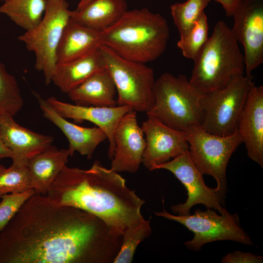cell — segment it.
I'll return each instance as SVG.
<instances>
[{
  "instance_id": "obj_1",
  "label": "cell",
  "mask_w": 263,
  "mask_h": 263,
  "mask_svg": "<svg viewBox=\"0 0 263 263\" xmlns=\"http://www.w3.org/2000/svg\"><path fill=\"white\" fill-rule=\"evenodd\" d=\"M122 238L95 215L35 192L0 231V263H113Z\"/></svg>"
},
{
  "instance_id": "obj_2",
  "label": "cell",
  "mask_w": 263,
  "mask_h": 263,
  "mask_svg": "<svg viewBox=\"0 0 263 263\" xmlns=\"http://www.w3.org/2000/svg\"><path fill=\"white\" fill-rule=\"evenodd\" d=\"M46 196L57 205L95 215L121 234L144 218L141 208L145 201L127 187L118 172L97 160L87 170L64 166Z\"/></svg>"
},
{
  "instance_id": "obj_3",
  "label": "cell",
  "mask_w": 263,
  "mask_h": 263,
  "mask_svg": "<svg viewBox=\"0 0 263 263\" xmlns=\"http://www.w3.org/2000/svg\"><path fill=\"white\" fill-rule=\"evenodd\" d=\"M169 37L165 18L145 8L128 10L117 22L102 31V45L122 57L144 64L161 56Z\"/></svg>"
},
{
  "instance_id": "obj_4",
  "label": "cell",
  "mask_w": 263,
  "mask_h": 263,
  "mask_svg": "<svg viewBox=\"0 0 263 263\" xmlns=\"http://www.w3.org/2000/svg\"><path fill=\"white\" fill-rule=\"evenodd\" d=\"M189 80L202 94L221 88L233 77L243 75L244 59L231 28L222 20L196 57Z\"/></svg>"
},
{
  "instance_id": "obj_5",
  "label": "cell",
  "mask_w": 263,
  "mask_h": 263,
  "mask_svg": "<svg viewBox=\"0 0 263 263\" xmlns=\"http://www.w3.org/2000/svg\"><path fill=\"white\" fill-rule=\"evenodd\" d=\"M202 96L185 75L165 73L155 80L154 104L146 114L185 132L192 125L201 124Z\"/></svg>"
},
{
  "instance_id": "obj_6",
  "label": "cell",
  "mask_w": 263,
  "mask_h": 263,
  "mask_svg": "<svg viewBox=\"0 0 263 263\" xmlns=\"http://www.w3.org/2000/svg\"><path fill=\"white\" fill-rule=\"evenodd\" d=\"M99 49L117 92V105L131 106L136 112H149L154 101L152 69L122 57L104 45Z\"/></svg>"
},
{
  "instance_id": "obj_7",
  "label": "cell",
  "mask_w": 263,
  "mask_h": 263,
  "mask_svg": "<svg viewBox=\"0 0 263 263\" xmlns=\"http://www.w3.org/2000/svg\"><path fill=\"white\" fill-rule=\"evenodd\" d=\"M255 85L252 75H240L232 78L224 87L202 95L201 127L219 136L234 133L248 94Z\"/></svg>"
},
{
  "instance_id": "obj_8",
  "label": "cell",
  "mask_w": 263,
  "mask_h": 263,
  "mask_svg": "<svg viewBox=\"0 0 263 263\" xmlns=\"http://www.w3.org/2000/svg\"><path fill=\"white\" fill-rule=\"evenodd\" d=\"M72 13L66 0H47L46 10L39 23L18 38L28 51L34 53L35 68L43 73L46 85L52 82L57 65V50Z\"/></svg>"
},
{
  "instance_id": "obj_9",
  "label": "cell",
  "mask_w": 263,
  "mask_h": 263,
  "mask_svg": "<svg viewBox=\"0 0 263 263\" xmlns=\"http://www.w3.org/2000/svg\"><path fill=\"white\" fill-rule=\"evenodd\" d=\"M185 132L193 163L202 175L215 179V190L225 199L227 166L232 154L242 143L238 129L231 135L219 136L205 131L199 125H192Z\"/></svg>"
},
{
  "instance_id": "obj_10",
  "label": "cell",
  "mask_w": 263,
  "mask_h": 263,
  "mask_svg": "<svg viewBox=\"0 0 263 263\" xmlns=\"http://www.w3.org/2000/svg\"><path fill=\"white\" fill-rule=\"evenodd\" d=\"M154 213L183 225L194 234L191 240L184 243L189 250L199 251L205 244L218 241L229 240L249 245L253 244L241 226L237 213L219 215L212 208H207L205 211L197 209L192 214L176 215L164 207L162 211Z\"/></svg>"
},
{
  "instance_id": "obj_11",
  "label": "cell",
  "mask_w": 263,
  "mask_h": 263,
  "mask_svg": "<svg viewBox=\"0 0 263 263\" xmlns=\"http://www.w3.org/2000/svg\"><path fill=\"white\" fill-rule=\"evenodd\" d=\"M164 169L171 172L186 188L188 198L184 203L171 207L174 214L187 215L194 205L202 204L207 208L214 209L220 214L229 213L223 207L225 199L218 194L215 188L207 187L199 171L191 159L188 151L181 154L169 161L157 165L154 170Z\"/></svg>"
},
{
  "instance_id": "obj_12",
  "label": "cell",
  "mask_w": 263,
  "mask_h": 263,
  "mask_svg": "<svg viewBox=\"0 0 263 263\" xmlns=\"http://www.w3.org/2000/svg\"><path fill=\"white\" fill-rule=\"evenodd\" d=\"M232 32L244 50L245 75L263 62V0H239L234 12Z\"/></svg>"
},
{
  "instance_id": "obj_13",
  "label": "cell",
  "mask_w": 263,
  "mask_h": 263,
  "mask_svg": "<svg viewBox=\"0 0 263 263\" xmlns=\"http://www.w3.org/2000/svg\"><path fill=\"white\" fill-rule=\"evenodd\" d=\"M147 116L141 126L146 140L142 164L152 171L155 166L188 152L189 144L185 132L171 128L154 116Z\"/></svg>"
},
{
  "instance_id": "obj_14",
  "label": "cell",
  "mask_w": 263,
  "mask_h": 263,
  "mask_svg": "<svg viewBox=\"0 0 263 263\" xmlns=\"http://www.w3.org/2000/svg\"><path fill=\"white\" fill-rule=\"evenodd\" d=\"M132 109L118 121L113 132L115 148L111 168L117 172H136L142 162L146 140Z\"/></svg>"
},
{
  "instance_id": "obj_15",
  "label": "cell",
  "mask_w": 263,
  "mask_h": 263,
  "mask_svg": "<svg viewBox=\"0 0 263 263\" xmlns=\"http://www.w3.org/2000/svg\"><path fill=\"white\" fill-rule=\"evenodd\" d=\"M47 103L59 115L75 122L90 121L102 129L109 142L108 157L113 158L115 144L113 132L119 119L127 112L133 109L129 106L114 107L85 106L62 102L55 96L46 99Z\"/></svg>"
},
{
  "instance_id": "obj_16",
  "label": "cell",
  "mask_w": 263,
  "mask_h": 263,
  "mask_svg": "<svg viewBox=\"0 0 263 263\" xmlns=\"http://www.w3.org/2000/svg\"><path fill=\"white\" fill-rule=\"evenodd\" d=\"M0 135L11 151L12 164L27 166L29 160L43 151L54 142L52 136L34 132L19 125L9 115H0Z\"/></svg>"
},
{
  "instance_id": "obj_17",
  "label": "cell",
  "mask_w": 263,
  "mask_h": 263,
  "mask_svg": "<svg viewBox=\"0 0 263 263\" xmlns=\"http://www.w3.org/2000/svg\"><path fill=\"white\" fill-rule=\"evenodd\" d=\"M242 143L252 160L263 167V86L249 91L238 122Z\"/></svg>"
},
{
  "instance_id": "obj_18",
  "label": "cell",
  "mask_w": 263,
  "mask_h": 263,
  "mask_svg": "<svg viewBox=\"0 0 263 263\" xmlns=\"http://www.w3.org/2000/svg\"><path fill=\"white\" fill-rule=\"evenodd\" d=\"M33 94L44 117L57 127L67 138L70 156L77 151L88 159H91L98 145L107 139L104 131L98 127H83L68 121L56 112L39 94L35 92Z\"/></svg>"
},
{
  "instance_id": "obj_19",
  "label": "cell",
  "mask_w": 263,
  "mask_h": 263,
  "mask_svg": "<svg viewBox=\"0 0 263 263\" xmlns=\"http://www.w3.org/2000/svg\"><path fill=\"white\" fill-rule=\"evenodd\" d=\"M101 45V31L70 19L57 50V64L65 63L88 54L97 50Z\"/></svg>"
},
{
  "instance_id": "obj_20",
  "label": "cell",
  "mask_w": 263,
  "mask_h": 263,
  "mask_svg": "<svg viewBox=\"0 0 263 263\" xmlns=\"http://www.w3.org/2000/svg\"><path fill=\"white\" fill-rule=\"evenodd\" d=\"M116 92L113 79L104 67L67 94L76 105L111 107L117 106Z\"/></svg>"
},
{
  "instance_id": "obj_21",
  "label": "cell",
  "mask_w": 263,
  "mask_h": 263,
  "mask_svg": "<svg viewBox=\"0 0 263 263\" xmlns=\"http://www.w3.org/2000/svg\"><path fill=\"white\" fill-rule=\"evenodd\" d=\"M68 149H58L53 145L32 157L27 163L33 189L46 195L49 187L68 163Z\"/></svg>"
},
{
  "instance_id": "obj_22",
  "label": "cell",
  "mask_w": 263,
  "mask_h": 263,
  "mask_svg": "<svg viewBox=\"0 0 263 263\" xmlns=\"http://www.w3.org/2000/svg\"><path fill=\"white\" fill-rule=\"evenodd\" d=\"M104 67L98 48L68 62L57 64L52 77V82L62 93L67 94Z\"/></svg>"
},
{
  "instance_id": "obj_23",
  "label": "cell",
  "mask_w": 263,
  "mask_h": 263,
  "mask_svg": "<svg viewBox=\"0 0 263 263\" xmlns=\"http://www.w3.org/2000/svg\"><path fill=\"white\" fill-rule=\"evenodd\" d=\"M127 10L125 0H92L83 8L72 11L71 19L102 32L117 22Z\"/></svg>"
},
{
  "instance_id": "obj_24",
  "label": "cell",
  "mask_w": 263,
  "mask_h": 263,
  "mask_svg": "<svg viewBox=\"0 0 263 263\" xmlns=\"http://www.w3.org/2000/svg\"><path fill=\"white\" fill-rule=\"evenodd\" d=\"M0 13L25 31L34 28L42 19L47 0H3Z\"/></svg>"
},
{
  "instance_id": "obj_25",
  "label": "cell",
  "mask_w": 263,
  "mask_h": 263,
  "mask_svg": "<svg viewBox=\"0 0 263 263\" xmlns=\"http://www.w3.org/2000/svg\"><path fill=\"white\" fill-rule=\"evenodd\" d=\"M23 99L16 78L0 62V115L15 116L23 106Z\"/></svg>"
},
{
  "instance_id": "obj_26",
  "label": "cell",
  "mask_w": 263,
  "mask_h": 263,
  "mask_svg": "<svg viewBox=\"0 0 263 263\" xmlns=\"http://www.w3.org/2000/svg\"><path fill=\"white\" fill-rule=\"evenodd\" d=\"M150 219H142L123 232L119 252L113 263H130L139 244L151 233Z\"/></svg>"
},
{
  "instance_id": "obj_27",
  "label": "cell",
  "mask_w": 263,
  "mask_h": 263,
  "mask_svg": "<svg viewBox=\"0 0 263 263\" xmlns=\"http://www.w3.org/2000/svg\"><path fill=\"white\" fill-rule=\"evenodd\" d=\"M208 24L205 12L185 34L180 36L177 46L186 58L193 60L208 39Z\"/></svg>"
},
{
  "instance_id": "obj_28",
  "label": "cell",
  "mask_w": 263,
  "mask_h": 263,
  "mask_svg": "<svg viewBox=\"0 0 263 263\" xmlns=\"http://www.w3.org/2000/svg\"><path fill=\"white\" fill-rule=\"evenodd\" d=\"M212 0H187L170 5L171 15L179 35L187 32Z\"/></svg>"
},
{
  "instance_id": "obj_29",
  "label": "cell",
  "mask_w": 263,
  "mask_h": 263,
  "mask_svg": "<svg viewBox=\"0 0 263 263\" xmlns=\"http://www.w3.org/2000/svg\"><path fill=\"white\" fill-rule=\"evenodd\" d=\"M33 189L27 166L13 164L6 168L0 164V197L4 194Z\"/></svg>"
},
{
  "instance_id": "obj_30",
  "label": "cell",
  "mask_w": 263,
  "mask_h": 263,
  "mask_svg": "<svg viewBox=\"0 0 263 263\" xmlns=\"http://www.w3.org/2000/svg\"><path fill=\"white\" fill-rule=\"evenodd\" d=\"M34 193L32 188L24 192L6 194L0 197L2 199L0 203V231Z\"/></svg>"
},
{
  "instance_id": "obj_31",
  "label": "cell",
  "mask_w": 263,
  "mask_h": 263,
  "mask_svg": "<svg viewBox=\"0 0 263 263\" xmlns=\"http://www.w3.org/2000/svg\"><path fill=\"white\" fill-rule=\"evenodd\" d=\"M222 263H262L263 257L249 252L235 251L224 256Z\"/></svg>"
},
{
  "instance_id": "obj_32",
  "label": "cell",
  "mask_w": 263,
  "mask_h": 263,
  "mask_svg": "<svg viewBox=\"0 0 263 263\" xmlns=\"http://www.w3.org/2000/svg\"><path fill=\"white\" fill-rule=\"evenodd\" d=\"M220 3L224 9L228 17L232 16L238 5L239 0H214Z\"/></svg>"
},
{
  "instance_id": "obj_33",
  "label": "cell",
  "mask_w": 263,
  "mask_h": 263,
  "mask_svg": "<svg viewBox=\"0 0 263 263\" xmlns=\"http://www.w3.org/2000/svg\"><path fill=\"white\" fill-rule=\"evenodd\" d=\"M13 154L6 146L0 135V160L5 158H12Z\"/></svg>"
},
{
  "instance_id": "obj_34",
  "label": "cell",
  "mask_w": 263,
  "mask_h": 263,
  "mask_svg": "<svg viewBox=\"0 0 263 263\" xmlns=\"http://www.w3.org/2000/svg\"><path fill=\"white\" fill-rule=\"evenodd\" d=\"M92 0H80L76 9L80 10L83 8Z\"/></svg>"
},
{
  "instance_id": "obj_35",
  "label": "cell",
  "mask_w": 263,
  "mask_h": 263,
  "mask_svg": "<svg viewBox=\"0 0 263 263\" xmlns=\"http://www.w3.org/2000/svg\"><path fill=\"white\" fill-rule=\"evenodd\" d=\"M2 0V1H3V0Z\"/></svg>"
}]
</instances>
